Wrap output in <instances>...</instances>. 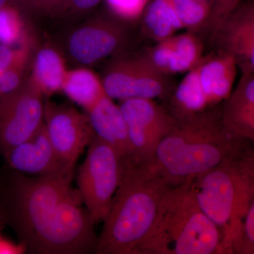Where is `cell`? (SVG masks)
I'll return each instance as SVG.
<instances>
[{
  "instance_id": "1",
  "label": "cell",
  "mask_w": 254,
  "mask_h": 254,
  "mask_svg": "<svg viewBox=\"0 0 254 254\" xmlns=\"http://www.w3.org/2000/svg\"><path fill=\"white\" fill-rule=\"evenodd\" d=\"M71 180L14 170L0 176V225L12 228L25 252L95 253L94 220Z\"/></svg>"
},
{
  "instance_id": "2",
  "label": "cell",
  "mask_w": 254,
  "mask_h": 254,
  "mask_svg": "<svg viewBox=\"0 0 254 254\" xmlns=\"http://www.w3.org/2000/svg\"><path fill=\"white\" fill-rule=\"evenodd\" d=\"M172 186L151 163L125 158L97 254H135L154 222L160 202Z\"/></svg>"
},
{
  "instance_id": "3",
  "label": "cell",
  "mask_w": 254,
  "mask_h": 254,
  "mask_svg": "<svg viewBox=\"0 0 254 254\" xmlns=\"http://www.w3.org/2000/svg\"><path fill=\"white\" fill-rule=\"evenodd\" d=\"M250 142L214 168L190 177L198 205L220 231V254H234L254 203V153Z\"/></svg>"
},
{
  "instance_id": "4",
  "label": "cell",
  "mask_w": 254,
  "mask_h": 254,
  "mask_svg": "<svg viewBox=\"0 0 254 254\" xmlns=\"http://www.w3.org/2000/svg\"><path fill=\"white\" fill-rule=\"evenodd\" d=\"M175 120L151 162L173 187L208 171L250 141L229 134L221 115L207 110Z\"/></svg>"
},
{
  "instance_id": "5",
  "label": "cell",
  "mask_w": 254,
  "mask_h": 254,
  "mask_svg": "<svg viewBox=\"0 0 254 254\" xmlns=\"http://www.w3.org/2000/svg\"><path fill=\"white\" fill-rule=\"evenodd\" d=\"M190 182V177L164 195L135 254H220V231L200 208Z\"/></svg>"
},
{
  "instance_id": "6",
  "label": "cell",
  "mask_w": 254,
  "mask_h": 254,
  "mask_svg": "<svg viewBox=\"0 0 254 254\" xmlns=\"http://www.w3.org/2000/svg\"><path fill=\"white\" fill-rule=\"evenodd\" d=\"M124 160L118 150L95 135L88 145L78 170V190L95 225L104 221L109 213L123 176Z\"/></svg>"
},
{
  "instance_id": "7",
  "label": "cell",
  "mask_w": 254,
  "mask_h": 254,
  "mask_svg": "<svg viewBox=\"0 0 254 254\" xmlns=\"http://www.w3.org/2000/svg\"><path fill=\"white\" fill-rule=\"evenodd\" d=\"M43 96L28 77L18 89L0 100V154L39 129L44 123Z\"/></svg>"
},
{
  "instance_id": "8",
  "label": "cell",
  "mask_w": 254,
  "mask_h": 254,
  "mask_svg": "<svg viewBox=\"0 0 254 254\" xmlns=\"http://www.w3.org/2000/svg\"><path fill=\"white\" fill-rule=\"evenodd\" d=\"M106 94L120 101L134 98L152 99L166 91L165 74L160 72L144 53L114 60L102 78Z\"/></svg>"
},
{
  "instance_id": "9",
  "label": "cell",
  "mask_w": 254,
  "mask_h": 254,
  "mask_svg": "<svg viewBox=\"0 0 254 254\" xmlns=\"http://www.w3.org/2000/svg\"><path fill=\"white\" fill-rule=\"evenodd\" d=\"M120 108L128 128L133 160L151 163L159 143L172 129L176 120L152 99L123 100Z\"/></svg>"
},
{
  "instance_id": "10",
  "label": "cell",
  "mask_w": 254,
  "mask_h": 254,
  "mask_svg": "<svg viewBox=\"0 0 254 254\" xmlns=\"http://www.w3.org/2000/svg\"><path fill=\"white\" fill-rule=\"evenodd\" d=\"M44 124L56 153L64 162L74 168L78 157L95 135L88 115L71 107L46 101Z\"/></svg>"
},
{
  "instance_id": "11",
  "label": "cell",
  "mask_w": 254,
  "mask_h": 254,
  "mask_svg": "<svg viewBox=\"0 0 254 254\" xmlns=\"http://www.w3.org/2000/svg\"><path fill=\"white\" fill-rule=\"evenodd\" d=\"M125 37L121 21L116 18H95L71 32L67 39L68 53L77 63L95 64L116 53Z\"/></svg>"
},
{
  "instance_id": "12",
  "label": "cell",
  "mask_w": 254,
  "mask_h": 254,
  "mask_svg": "<svg viewBox=\"0 0 254 254\" xmlns=\"http://www.w3.org/2000/svg\"><path fill=\"white\" fill-rule=\"evenodd\" d=\"M10 169L36 177L72 180L74 168L64 162L55 151L43 123L31 137L2 155Z\"/></svg>"
},
{
  "instance_id": "13",
  "label": "cell",
  "mask_w": 254,
  "mask_h": 254,
  "mask_svg": "<svg viewBox=\"0 0 254 254\" xmlns=\"http://www.w3.org/2000/svg\"><path fill=\"white\" fill-rule=\"evenodd\" d=\"M222 50L234 57L242 73H254V6L242 3L215 33Z\"/></svg>"
},
{
  "instance_id": "14",
  "label": "cell",
  "mask_w": 254,
  "mask_h": 254,
  "mask_svg": "<svg viewBox=\"0 0 254 254\" xmlns=\"http://www.w3.org/2000/svg\"><path fill=\"white\" fill-rule=\"evenodd\" d=\"M151 63L164 74L184 73L198 66L203 58V46L193 33L173 35L144 53Z\"/></svg>"
},
{
  "instance_id": "15",
  "label": "cell",
  "mask_w": 254,
  "mask_h": 254,
  "mask_svg": "<svg viewBox=\"0 0 254 254\" xmlns=\"http://www.w3.org/2000/svg\"><path fill=\"white\" fill-rule=\"evenodd\" d=\"M221 115L225 131L239 139L254 140V73L243 72L225 100Z\"/></svg>"
},
{
  "instance_id": "16",
  "label": "cell",
  "mask_w": 254,
  "mask_h": 254,
  "mask_svg": "<svg viewBox=\"0 0 254 254\" xmlns=\"http://www.w3.org/2000/svg\"><path fill=\"white\" fill-rule=\"evenodd\" d=\"M87 113L95 136L112 145L124 158L133 159L128 128L120 105L107 96Z\"/></svg>"
},
{
  "instance_id": "17",
  "label": "cell",
  "mask_w": 254,
  "mask_h": 254,
  "mask_svg": "<svg viewBox=\"0 0 254 254\" xmlns=\"http://www.w3.org/2000/svg\"><path fill=\"white\" fill-rule=\"evenodd\" d=\"M237 68L234 57L223 51L203 58L198 64L200 84L209 108L228 98L233 89Z\"/></svg>"
},
{
  "instance_id": "18",
  "label": "cell",
  "mask_w": 254,
  "mask_h": 254,
  "mask_svg": "<svg viewBox=\"0 0 254 254\" xmlns=\"http://www.w3.org/2000/svg\"><path fill=\"white\" fill-rule=\"evenodd\" d=\"M67 71L64 60L58 50L46 46L37 50L29 78L43 95L49 96L62 91Z\"/></svg>"
},
{
  "instance_id": "19",
  "label": "cell",
  "mask_w": 254,
  "mask_h": 254,
  "mask_svg": "<svg viewBox=\"0 0 254 254\" xmlns=\"http://www.w3.org/2000/svg\"><path fill=\"white\" fill-rule=\"evenodd\" d=\"M62 91L86 112L108 96L101 78L84 67L68 70Z\"/></svg>"
},
{
  "instance_id": "20",
  "label": "cell",
  "mask_w": 254,
  "mask_h": 254,
  "mask_svg": "<svg viewBox=\"0 0 254 254\" xmlns=\"http://www.w3.org/2000/svg\"><path fill=\"white\" fill-rule=\"evenodd\" d=\"M142 16L145 33L157 42L173 36L184 28L172 0H153Z\"/></svg>"
},
{
  "instance_id": "21",
  "label": "cell",
  "mask_w": 254,
  "mask_h": 254,
  "mask_svg": "<svg viewBox=\"0 0 254 254\" xmlns=\"http://www.w3.org/2000/svg\"><path fill=\"white\" fill-rule=\"evenodd\" d=\"M176 119L203 113L209 108L200 84L198 65L188 71L177 86L173 99Z\"/></svg>"
},
{
  "instance_id": "22",
  "label": "cell",
  "mask_w": 254,
  "mask_h": 254,
  "mask_svg": "<svg viewBox=\"0 0 254 254\" xmlns=\"http://www.w3.org/2000/svg\"><path fill=\"white\" fill-rule=\"evenodd\" d=\"M31 36L18 8L7 4L0 9L1 44L19 46Z\"/></svg>"
},
{
  "instance_id": "23",
  "label": "cell",
  "mask_w": 254,
  "mask_h": 254,
  "mask_svg": "<svg viewBox=\"0 0 254 254\" xmlns=\"http://www.w3.org/2000/svg\"><path fill=\"white\" fill-rule=\"evenodd\" d=\"M172 1L184 28H198L208 21L213 0Z\"/></svg>"
},
{
  "instance_id": "24",
  "label": "cell",
  "mask_w": 254,
  "mask_h": 254,
  "mask_svg": "<svg viewBox=\"0 0 254 254\" xmlns=\"http://www.w3.org/2000/svg\"><path fill=\"white\" fill-rule=\"evenodd\" d=\"M114 17L121 22H133L141 17L150 0H105Z\"/></svg>"
},
{
  "instance_id": "25",
  "label": "cell",
  "mask_w": 254,
  "mask_h": 254,
  "mask_svg": "<svg viewBox=\"0 0 254 254\" xmlns=\"http://www.w3.org/2000/svg\"><path fill=\"white\" fill-rule=\"evenodd\" d=\"M244 0H213L207 23L214 34Z\"/></svg>"
},
{
  "instance_id": "26",
  "label": "cell",
  "mask_w": 254,
  "mask_h": 254,
  "mask_svg": "<svg viewBox=\"0 0 254 254\" xmlns=\"http://www.w3.org/2000/svg\"><path fill=\"white\" fill-rule=\"evenodd\" d=\"M234 254H254V203L247 214L240 240L234 250Z\"/></svg>"
},
{
  "instance_id": "27",
  "label": "cell",
  "mask_w": 254,
  "mask_h": 254,
  "mask_svg": "<svg viewBox=\"0 0 254 254\" xmlns=\"http://www.w3.org/2000/svg\"><path fill=\"white\" fill-rule=\"evenodd\" d=\"M69 0H36L33 9L46 14L65 11Z\"/></svg>"
},
{
  "instance_id": "28",
  "label": "cell",
  "mask_w": 254,
  "mask_h": 254,
  "mask_svg": "<svg viewBox=\"0 0 254 254\" xmlns=\"http://www.w3.org/2000/svg\"><path fill=\"white\" fill-rule=\"evenodd\" d=\"M102 0H69L65 11L75 14H82L91 11L99 4Z\"/></svg>"
},
{
  "instance_id": "29",
  "label": "cell",
  "mask_w": 254,
  "mask_h": 254,
  "mask_svg": "<svg viewBox=\"0 0 254 254\" xmlns=\"http://www.w3.org/2000/svg\"><path fill=\"white\" fill-rule=\"evenodd\" d=\"M16 48L0 43V78L6 72L14 60Z\"/></svg>"
},
{
  "instance_id": "30",
  "label": "cell",
  "mask_w": 254,
  "mask_h": 254,
  "mask_svg": "<svg viewBox=\"0 0 254 254\" xmlns=\"http://www.w3.org/2000/svg\"><path fill=\"white\" fill-rule=\"evenodd\" d=\"M25 253L22 245H18L9 242L0 235V254H22Z\"/></svg>"
},
{
  "instance_id": "31",
  "label": "cell",
  "mask_w": 254,
  "mask_h": 254,
  "mask_svg": "<svg viewBox=\"0 0 254 254\" xmlns=\"http://www.w3.org/2000/svg\"><path fill=\"white\" fill-rule=\"evenodd\" d=\"M35 1L36 0H8V4L13 5L19 9L23 7L33 9Z\"/></svg>"
},
{
  "instance_id": "32",
  "label": "cell",
  "mask_w": 254,
  "mask_h": 254,
  "mask_svg": "<svg viewBox=\"0 0 254 254\" xmlns=\"http://www.w3.org/2000/svg\"><path fill=\"white\" fill-rule=\"evenodd\" d=\"M8 4V0H0V9L4 7Z\"/></svg>"
},
{
  "instance_id": "33",
  "label": "cell",
  "mask_w": 254,
  "mask_h": 254,
  "mask_svg": "<svg viewBox=\"0 0 254 254\" xmlns=\"http://www.w3.org/2000/svg\"><path fill=\"white\" fill-rule=\"evenodd\" d=\"M2 227H2V226H1V225H0V230H1V228H2Z\"/></svg>"
}]
</instances>
